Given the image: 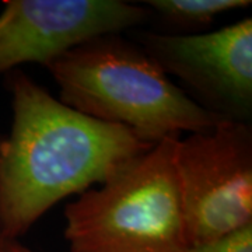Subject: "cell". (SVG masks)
I'll return each mask as SVG.
<instances>
[{"instance_id": "6da1fadb", "label": "cell", "mask_w": 252, "mask_h": 252, "mask_svg": "<svg viewBox=\"0 0 252 252\" xmlns=\"http://www.w3.org/2000/svg\"><path fill=\"white\" fill-rule=\"evenodd\" d=\"M7 87L13 124L0 137L3 240H18L58 202L102 184L154 146L64 105L20 70L7 73Z\"/></svg>"}, {"instance_id": "7a4b0ae2", "label": "cell", "mask_w": 252, "mask_h": 252, "mask_svg": "<svg viewBox=\"0 0 252 252\" xmlns=\"http://www.w3.org/2000/svg\"><path fill=\"white\" fill-rule=\"evenodd\" d=\"M59 101L87 117L124 126L150 144L205 132L223 121L175 86L140 46L121 34L94 38L45 66Z\"/></svg>"}, {"instance_id": "3957f363", "label": "cell", "mask_w": 252, "mask_h": 252, "mask_svg": "<svg viewBox=\"0 0 252 252\" xmlns=\"http://www.w3.org/2000/svg\"><path fill=\"white\" fill-rule=\"evenodd\" d=\"M165 139L64 209L70 252H187L175 144Z\"/></svg>"}, {"instance_id": "277c9868", "label": "cell", "mask_w": 252, "mask_h": 252, "mask_svg": "<svg viewBox=\"0 0 252 252\" xmlns=\"http://www.w3.org/2000/svg\"><path fill=\"white\" fill-rule=\"evenodd\" d=\"M189 247L252 223V127L223 119L175 144Z\"/></svg>"}, {"instance_id": "5b68a950", "label": "cell", "mask_w": 252, "mask_h": 252, "mask_svg": "<svg viewBox=\"0 0 252 252\" xmlns=\"http://www.w3.org/2000/svg\"><path fill=\"white\" fill-rule=\"evenodd\" d=\"M136 44L189 90L210 114L250 124L252 117V18L203 34L142 31Z\"/></svg>"}, {"instance_id": "8992f818", "label": "cell", "mask_w": 252, "mask_h": 252, "mask_svg": "<svg viewBox=\"0 0 252 252\" xmlns=\"http://www.w3.org/2000/svg\"><path fill=\"white\" fill-rule=\"evenodd\" d=\"M144 4L122 0H4L0 13V74L24 63L45 67L94 38L150 20Z\"/></svg>"}, {"instance_id": "52a82bcc", "label": "cell", "mask_w": 252, "mask_h": 252, "mask_svg": "<svg viewBox=\"0 0 252 252\" xmlns=\"http://www.w3.org/2000/svg\"><path fill=\"white\" fill-rule=\"evenodd\" d=\"M152 16L182 30L209 27L219 14L251 6L250 0H146Z\"/></svg>"}, {"instance_id": "ba28073f", "label": "cell", "mask_w": 252, "mask_h": 252, "mask_svg": "<svg viewBox=\"0 0 252 252\" xmlns=\"http://www.w3.org/2000/svg\"><path fill=\"white\" fill-rule=\"evenodd\" d=\"M187 252H252V223L215 241L192 245Z\"/></svg>"}, {"instance_id": "9c48e42d", "label": "cell", "mask_w": 252, "mask_h": 252, "mask_svg": "<svg viewBox=\"0 0 252 252\" xmlns=\"http://www.w3.org/2000/svg\"><path fill=\"white\" fill-rule=\"evenodd\" d=\"M0 252H35L20 244L17 240H4L0 245Z\"/></svg>"}, {"instance_id": "30bf717a", "label": "cell", "mask_w": 252, "mask_h": 252, "mask_svg": "<svg viewBox=\"0 0 252 252\" xmlns=\"http://www.w3.org/2000/svg\"><path fill=\"white\" fill-rule=\"evenodd\" d=\"M4 240H3V237H1V231H0V245H1V243H3Z\"/></svg>"}]
</instances>
